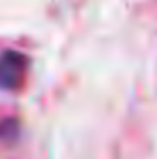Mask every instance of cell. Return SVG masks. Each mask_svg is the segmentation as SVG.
<instances>
[{"label": "cell", "mask_w": 157, "mask_h": 159, "mask_svg": "<svg viewBox=\"0 0 157 159\" xmlns=\"http://www.w3.org/2000/svg\"><path fill=\"white\" fill-rule=\"evenodd\" d=\"M29 61L19 51H3L0 54V90H19L24 85Z\"/></svg>", "instance_id": "cell-1"}]
</instances>
